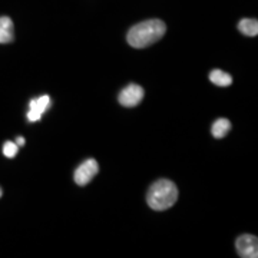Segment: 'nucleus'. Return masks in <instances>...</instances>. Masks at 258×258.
Returning a JSON list of instances; mask_svg holds the SVG:
<instances>
[{
	"label": "nucleus",
	"instance_id": "20e7f679",
	"mask_svg": "<svg viewBox=\"0 0 258 258\" xmlns=\"http://www.w3.org/2000/svg\"><path fill=\"white\" fill-rule=\"evenodd\" d=\"M144 95H145V92H144L142 86L131 83L125 89H122V92L118 96V101L122 106L134 108V106H138L141 103V101L144 99Z\"/></svg>",
	"mask_w": 258,
	"mask_h": 258
},
{
	"label": "nucleus",
	"instance_id": "ddd939ff",
	"mask_svg": "<svg viewBox=\"0 0 258 258\" xmlns=\"http://www.w3.org/2000/svg\"><path fill=\"white\" fill-rule=\"evenodd\" d=\"M0 197H2V189H0Z\"/></svg>",
	"mask_w": 258,
	"mask_h": 258
},
{
	"label": "nucleus",
	"instance_id": "9b49d317",
	"mask_svg": "<svg viewBox=\"0 0 258 258\" xmlns=\"http://www.w3.org/2000/svg\"><path fill=\"white\" fill-rule=\"evenodd\" d=\"M18 152L19 147L16 145V142H12V141L5 142V145H3V154H5V157L15 158L18 155Z\"/></svg>",
	"mask_w": 258,
	"mask_h": 258
},
{
	"label": "nucleus",
	"instance_id": "7ed1b4c3",
	"mask_svg": "<svg viewBox=\"0 0 258 258\" xmlns=\"http://www.w3.org/2000/svg\"><path fill=\"white\" fill-rule=\"evenodd\" d=\"M98 171H99L98 162L95 159H86L83 164H81V165L76 168L74 175L75 182L78 185H81V186L89 184L93 178H95V175L98 174Z\"/></svg>",
	"mask_w": 258,
	"mask_h": 258
},
{
	"label": "nucleus",
	"instance_id": "f03ea898",
	"mask_svg": "<svg viewBox=\"0 0 258 258\" xmlns=\"http://www.w3.org/2000/svg\"><path fill=\"white\" fill-rule=\"evenodd\" d=\"M178 200V188L169 179H158L148 189L147 203L155 211H165Z\"/></svg>",
	"mask_w": 258,
	"mask_h": 258
},
{
	"label": "nucleus",
	"instance_id": "9d476101",
	"mask_svg": "<svg viewBox=\"0 0 258 258\" xmlns=\"http://www.w3.org/2000/svg\"><path fill=\"white\" fill-rule=\"evenodd\" d=\"M210 81L214 85H217V86L225 88V86H230L231 83H232V78H231V75L225 74V72H222L220 69H214L210 74Z\"/></svg>",
	"mask_w": 258,
	"mask_h": 258
},
{
	"label": "nucleus",
	"instance_id": "f257e3e1",
	"mask_svg": "<svg viewBox=\"0 0 258 258\" xmlns=\"http://www.w3.org/2000/svg\"><path fill=\"white\" fill-rule=\"evenodd\" d=\"M166 32L165 23L159 19H151L141 22L129 29L126 40L135 49H144L161 40Z\"/></svg>",
	"mask_w": 258,
	"mask_h": 258
},
{
	"label": "nucleus",
	"instance_id": "39448f33",
	"mask_svg": "<svg viewBox=\"0 0 258 258\" xmlns=\"http://www.w3.org/2000/svg\"><path fill=\"white\" fill-rule=\"evenodd\" d=\"M237 252L242 258H257L258 257V238L251 234H244L237 238L235 242Z\"/></svg>",
	"mask_w": 258,
	"mask_h": 258
},
{
	"label": "nucleus",
	"instance_id": "0eeeda50",
	"mask_svg": "<svg viewBox=\"0 0 258 258\" xmlns=\"http://www.w3.org/2000/svg\"><path fill=\"white\" fill-rule=\"evenodd\" d=\"M15 35H13V22L12 19L0 18V43H10L13 42Z\"/></svg>",
	"mask_w": 258,
	"mask_h": 258
},
{
	"label": "nucleus",
	"instance_id": "1a4fd4ad",
	"mask_svg": "<svg viewBox=\"0 0 258 258\" xmlns=\"http://www.w3.org/2000/svg\"><path fill=\"white\" fill-rule=\"evenodd\" d=\"M231 129V122L225 118H220L217 119L211 126V132L214 138H224Z\"/></svg>",
	"mask_w": 258,
	"mask_h": 258
},
{
	"label": "nucleus",
	"instance_id": "423d86ee",
	"mask_svg": "<svg viewBox=\"0 0 258 258\" xmlns=\"http://www.w3.org/2000/svg\"><path fill=\"white\" fill-rule=\"evenodd\" d=\"M50 105V98L47 95H43L37 99H32L29 103V112H28V120L29 122H37L40 120L43 112L46 111Z\"/></svg>",
	"mask_w": 258,
	"mask_h": 258
},
{
	"label": "nucleus",
	"instance_id": "f8f14e48",
	"mask_svg": "<svg viewBox=\"0 0 258 258\" xmlns=\"http://www.w3.org/2000/svg\"><path fill=\"white\" fill-rule=\"evenodd\" d=\"M25 142H26V141H25V138H23V137H19V138L16 139V145H18V147L25 145Z\"/></svg>",
	"mask_w": 258,
	"mask_h": 258
},
{
	"label": "nucleus",
	"instance_id": "6e6552de",
	"mask_svg": "<svg viewBox=\"0 0 258 258\" xmlns=\"http://www.w3.org/2000/svg\"><path fill=\"white\" fill-rule=\"evenodd\" d=\"M238 30L245 36H257L258 22L255 19H241L240 23H238Z\"/></svg>",
	"mask_w": 258,
	"mask_h": 258
}]
</instances>
